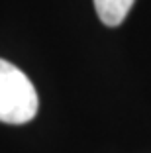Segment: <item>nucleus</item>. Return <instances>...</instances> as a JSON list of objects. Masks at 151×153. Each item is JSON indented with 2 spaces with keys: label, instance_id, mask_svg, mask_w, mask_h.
Returning <instances> with one entry per match:
<instances>
[{
  "label": "nucleus",
  "instance_id": "nucleus-2",
  "mask_svg": "<svg viewBox=\"0 0 151 153\" xmlns=\"http://www.w3.org/2000/svg\"><path fill=\"white\" fill-rule=\"evenodd\" d=\"M94 10L104 26L116 27L126 20L135 0H92Z\"/></svg>",
  "mask_w": 151,
  "mask_h": 153
},
{
  "label": "nucleus",
  "instance_id": "nucleus-1",
  "mask_svg": "<svg viewBox=\"0 0 151 153\" xmlns=\"http://www.w3.org/2000/svg\"><path fill=\"white\" fill-rule=\"evenodd\" d=\"M37 92L16 65L0 59V122L26 124L37 114Z\"/></svg>",
  "mask_w": 151,
  "mask_h": 153
}]
</instances>
